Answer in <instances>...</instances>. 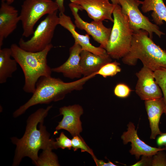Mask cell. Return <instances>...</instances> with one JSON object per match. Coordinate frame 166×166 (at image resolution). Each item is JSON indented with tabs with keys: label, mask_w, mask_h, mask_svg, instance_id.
Returning <instances> with one entry per match:
<instances>
[{
	"label": "cell",
	"mask_w": 166,
	"mask_h": 166,
	"mask_svg": "<svg viewBox=\"0 0 166 166\" xmlns=\"http://www.w3.org/2000/svg\"><path fill=\"white\" fill-rule=\"evenodd\" d=\"M52 107L50 105L46 109L39 108L31 114L27 120L23 136L20 139L11 138L12 142L16 146L12 166L18 165L25 157L30 158L36 165L40 149H55V141L50 138V134L43 125L44 119Z\"/></svg>",
	"instance_id": "6da1fadb"
},
{
	"label": "cell",
	"mask_w": 166,
	"mask_h": 166,
	"mask_svg": "<svg viewBox=\"0 0 166 166\" xmlns=\"http://www.w3.org/2000/svg\"><path fill=\"white\" fill-rule=\"evenodd\" d=\"M96 75L95 73L69 82L51 76L40 77L36 83L35 90L31 97L14 112V117H18L32 106L39 104H48L63 100L68 93L82 89L85 83Z\"/></svg>",
	"instance_id": "7a4b0ae2"
},
{
	"label": "cell",
	"mask_w": 166,
	"mask_h": 166,
	"mask_svg": "<svg viewBox=\"0 0 166 166\" xmlns=\"http://www.w3.org/2000/svg\"><path fill=\"white\" fill-rule=\"evenodd\" d=\"M53 47L51 43L41 51L31 52L23 49L16 44L11 45V57L23 72L25 84L23 89L25 92L33 93L40 77L51 76L52 68L47 64V57Z\"/></svg>",
	"instance_id": "3957f363"
},
{
	"label": "cell",
	"mask_w": 166,
	"mask_h": 166,
	"mask_svg": "<svg viewBox=\"0 0 166 166\" xmlns=\"http://www.w3.org/2000/svg\"><path fill=\"white\" fill-rule=\"evenodd\" d=\"M138 60L154 72L166 69V50L156 44L148 32L142 29L134 32L130 50L122 58L124 64L131 66L135 65Z\"/></svg>",
	"instance_id": "277c9868"
},
{
	"label": "cell",
	"mask_w": 166,
	"mask_h": 166,
	"mask_svg": "<svg viewBox=\"0 0 166 166\" xmlns=\"http://www.w3.org/2000/svg\"><path fill=\"white\" fill-rule=\"evenodd\" d=\"M113 15V24L105 49L112 58L119 60L129 52L134 31L127 15L119 4L115 5Z\"/></svg>",
	"instance_id": "5b68a950"
},
{
	"label": "cell",
	"mask_w": 166,
	"mask_h": 166,
	"mask_svg": "<svg viewBox=\"0 0 166 166\" xmlns=\"http://www.w3.org/2000/svg\"><path fill=\"white\" fill-rule=\"evenodd\" d=\"M58 10L57 4L53 0H25L19 15L22 24V36L27 38L33 34L34 26L42 17Z\"/></svg>",
	"instance_id": "8992f818"
},
{
	"label": "cell",
	"mask_w": 166,
	"mask_h": 166,
	"mask_svg": "<svg viewBox=\"0 0 166 166\" xmlns=\"http://www.w3.org/2000/svg\"><path fill=\"white\" fill-rule=\"evenodd\" d=\"M57 11L48 14L38 26L30 39L25 41L21 38L18 42L19 47L27 51L37 52L44 50L51 44L55 28L59 25Z\"/></svg>",
	"instance_id": "52a82bcc"
},
{
	"label": "cell",
	"mask_w": 166,
	"mask_h": 166,
	"mask_svg": "<svg viewBox=\"0 0 166 166\" xmlns=\"http://www.w3.org/2000/svg\"><path fill=\"white\" fill-rule=\"evenodd\" d=\"M123 12L128 16L130 26L134 32L140 29L146 30L152 39L155 33L161 38L165 33L161 31L159 26L150 22L148 18L143 14L139 6L143 1L139 0H118Z\"/></svg>",
	"instance_id": "ba28073f"
},
{
	"label": "cell",
	"mask_w": 166,
	"mask_h": 166,
	"mask_svg": "<svg viewBox=\"0 0 166 166\" xmlns=\"http://www.w3.org/2000/svg\"><path fill=\"white\" fill-rule=\"evenodd\" d=\"M69 6L74 17L76 26L80 30H85L100 44V47L105 49L112 28L106 27L103 22L93 21L89 23L84 21L79 15V10L73 4L70 2Z\"/></svg>",
	"instance_id": "9c48e42d"
},
{
	"label": "cell",
	"mask_w": 166,
	"mask_h": 166,
	"mask_svg": "<svg viewBox=\"0 0 166 166\" xmlns=\"http://www.w3.org/2000/svg\"><path fill=\"white\" fill-rule=\"evenodd\" d=\"M79 10H85L89 17L95 21L105 20L113 22L112 15L116 5L109 0H70Z\"/></svg>",
	"instance_id": "30bf717a"
},
{
	"label": "cell",
	"mask_w": 166,
	"mask_h": 166,
	"mask_svg": "<svg viewBox=\"0 0 166 166\" xmlns=\"http://www.w3.org/2000/svg\"><path fill=\"white\" fill-rule=\"evenodd\" d=\"M136 75L138 80L135 91L141 100L146 101L163 97L161 89L155 81L154 71L143 66Z\"/></svg>",
	"instance_id": "8fae6325"
},
{
	"label": "cell",
	"mask_w": 166,
	"mask_h": 166,
	"mask_svg": "<svg viewBox=\"0 0 166 166\" xmlns=\"http://www.w3.org/2000/svg\"><path fill=\"white\" fill-rule=\"evenodd\" d=\"M83 111L82 107L78 104L60 108L59 115H62L63 117L56 127V130H65L73 136L80 135L82 130L80 117Z\"/></svg>",
	"instance_id": "7c38bea8"
},
{
	"label": "cell",
	"mask_w": 166,
	"mask_h": 166,
	"mask_svg": "<svg viewBox=\"0 0 166 166\" xmlns=\"http://www.w3.org/2000/svg\"><path fill=\"white\" fill-rule=\"evenodd\" d=\"M127 131L124 132L121 136L123 143L126 144L131 142V148L130 153L134 155L137 159L141 156H153L160 151L166 150V148H157L151 147L140 139L135 129L134 124L130 122L127 125Z\"/></svg>",
	"instance_id": "4fadbf2b"
},
{
	"label": "cell",
	"mask_w": 166,
	"mask_h": 166,
	"mask_svg": "<svg viewBox=\"0 0 166 166\" xmlns=\"http://www.w3.org/2000/svg\"><path fill=\"white\" fill-rule=\"evenodd\" d=\"M59 17V25L70 32L74 39L75 43L80 45L82 50H86L101 56L109 55L105 49L100 46H95L91 43L88 34L83 35L77 33L75 30L76 26L73 23L70 17L64 13H60Z\"/></svg>",
	"instance_id": "5bb4252c"
},
{
	"label": "cell",
	"mask_w": 166,
	"mask_h": 166,
	"mask_svg": "<svg viewBox=\"0 0 166 166\" xmlns=\"http://www.w3.org/2000/svg\"><path fill=\"white\" fill-rule=\"evenodd\" d=\"M20 21L18 11L14 6L1 2L0 8V48L4 39L17 28Z\"/></svg>",
	"instance_id": "9a60e30c"
},
{
	"label": "cell",
	"mask_w": 166,
	"mask_h": 166,
	"mask_svg": "<svg viewBox=\"0 0 166 166\" xmlns=\"http://www.w3.org/2000/svg\"><path fill=\"white\" fill-rule=\"evenodd\" d=\"M82 50L81 46L74 43L69 49L67 60L61 65L52 68V71L61 73L64 77L71 79L80 78L82 75L80 64Z\"/></svg>",
	"instance_id": "2e32d148"
},
{
	"label": "cell",
	"mask_w": 166,
	"mask_h": 166,
	"mask_svg": "<svg viewBox=\"0 0 166 166\" xmlns=\"http://www.w3.org/2000/svg\"><path fill=\"white\" fill-rule=\"evenodd\" d=\"M145 107L149 122L151 139H155L158 135L162 133L159 127L160 117L164 113L165 105L163 97L156 99L145 101Z\"/></svg>",
	"instance_id": "e0dca14e"
},
{
	"label": "cell",
	"mask_w": 166,
	"mask_h": 166,
	"mask_svg": "<svg viewBox=\"0 0 166 166\" xmlns=\"http://www.w3.org/2000/svg\"><path fill=\"white\" fill-rule=\"evenodd\" d=\"M109 55L101 56L89 51L82 50L80 53V66L84 77L96 73L105 64L112 61Z\"/></svg>",
	"instance_id": "ac0fdd59"
},
{
	"label": "cell",
	"mask_w": 166,
	"mask_h": 166,
	"mask_svg": "<svg viewBox=\"0 0 166 166\" xmlns=\"http://www.w3.org/2000/svg\"><path fill=\"white\" fill-rule=\"evenodd\" d=\"M10 48H0V83L6 82L17 69V62L12 59Z\"/></svg>",
	"instance_id": "d6986e66"
},
{
	"label": "cell",
	"mask_w": 166,
	"mask_h": 166,
	"mask_svg": "<svg viewBox=\"0 0 166 166\" xmlns=\"http://www.w3.org/2000/svg\"><path fill=\"white\" fill-rule=\"evenodd\" d=\"M141 10L144 13L152 11L151 16L155 24L161 25L166 22V6L163 0H144Z\"/></svg>",
	"instance_id": "ffe728a7"
},
{
	"label": "cell",
	"mask_w": 166,
	"mask_h": 166,
	"mask_svg": "<svg viewBox=\"0 0 166 166\" xmlns=\"http://www.w3.org/2000/svg\"><path fill=\"white\" fill-rule=\"evenodd\" d=\"M53 149L48 148L43 150L42 152L39 156L36 165L38 166H59L57 155L52 152Z\"/></svg>",
	"instance_id": "44dd1931"
},
{
	"label": "cell",
	"mask_w": 166,
	"mask_h": 166,
	"mask_svg": "<svg viewBox=\"0 0 166 166\" xmlns=\"http://www.w3.org/2000/svg\"><path fill=\"white\" fill-rule=\"evenodd\" d=\"M119 63L115 61L108 63L102 66L96 73V75H99L104 78L113 77L121 71Z\"/></svg>",
	"instance_id": "7402d4cb"
},
{
	"label": "cell",
	"mask_w": 166,
	"mask_h": 166,
	"mask_svg": "<svg viewBox=\"0 0 166 166\" xmlns=\"http://www.w3.org/2000/svg\"><path fill=\"white\" fill-rule=\"evenodd\" d=\"M155 81L162 92L163 97L165 105L164 113L166 115V69H161L154 72Z\"/></svg>",
	"instance_id": "603a6c76"
},
{
	"label": "cell",
	"mask_w": 166,
	"mask_h": 166,
	"mask_svg": "<svg viewBox=\"0 0 166 166\" xmlns=\"http://www.w3.org/2000/svg\"><path fill=\"white\" fill-rule=\"evenodd\" d=\"M72 148L74 151L80 149L81 152H87L90 154L92 157L95 156L93 151L86 144V143L80 135L73 136L71 139Z\"/></svg>",
	"instance_id": "cb8c5ba5"
},
{
	"label": "cell",
	"mask_w": 166,
	"mask_h": 166,
	"mask_svg": "<svg viewBox=\"0 0 166 166\" xmlns=\"http://www.w3.org/2000/svg\"><path fill=\"white\" fill-rule=\"evenodd\" d=\"M55 141V149L60 148L62 149L67 148L69 150L72 148L71 140L63 132L60 133L59 137Z\"/></svg>",
	"instance_id": "d4e9b609"
},
{
	"label": "cell",
	"mask_w": 166,
	"mask_h": 166,
	"mask_svg": "<svg viewBox=\"0 0 166 166\" xmlns=\"http://www.w3.org/2000/svg\"><path fill=\"white\" fill-rule=\"evenodd\" d=\"M132 90L126 84L120 83L117 84L114 89V93L117 97L124 98L128 97Z\"/></svg>",
	"instance_id": "484cf974"
},
{
	"label": "cell",
	"mask_w": 166,
	"mask_h": 166,
	"mask_svg": "<svg viewBox=\"0 0 166 166\" xmlns=\"http://www.w3.org/2000/svg\"><path fill=\"white\" fill-rule=\"evenodd\" d=\"M160 151L153 155L152 158L151 165L166 166V154Z\"/></svg>",
	"instance_id": "4316f807"
},
{
	"label": "cell",
	"mask_w": 166,
	"mask_h": 166,
	"mask_svg": "<svg viewBox=\"0 0 166 166\" xmlns=\"http://www.w3.org/2000/svg\"><path fill=\"white\" fill-rule=\"evenodd\" d=\"M152 156H142L140 160L132 165L133 166L151 165Z\"/></svg>",
	"instance_id": "83f0119b"
},
{
	"label": "cell",
	"mask_w": 166,
	"mask_h": 166,
	"mask_svg": "<svg viewBox=\"0 0 166 166\" xmlns=\"http://www.w3.org/2000/svg\"><path fill=\"white\" fill-rule=\"evenodd\" d=\"M96 164L98 166H116L114 164L109 161L107 163L105 162L102 160H99L94 156L93 157Z\"/></svg>",
	"instance_id": "f1b7e54d"
},
{
	"label": "cell",
	"mask_w": 166,
	"mask_h": 166,
	"mask_svg": "<svg viewBox=\"0 0 166 166\" xmlns=\"http://www.w3.org/2000/svg\"><path fill=\"white\" fill-rule=\"evenodd\" d=\"M157 144L159 146L164 145L166 146V132L162 133L158 138L157 140Z\"/></svg>",
	"instance_id": "f546056e"
},
{
	"label": "cell",
	"mask_w": 166,
	"mask_h": 166,
	"mask_svg": "<svg viewBox=\"0 0 166 166\" xmlns=\"http://www.w3.org/2000/svg\"><path fill=\"white\" fill-rule=\"evenodd\" d=\"M65 0H55V2L57 4L58 10L60 13H64L65 11V7L64 6V1Z\"/></svg>",
	"instance_id": "4dcf8cb0"
},
{
	"label": "cell",
	"mask_w": 166,
	"mask_h": 166,
	"mask_svg": "<svg viewBox=\"0 0 166 166\" xmlns=\"http://www.w3.org/2000/svg\"><path fill=\"white\" fill-rule=\"evenodd\" d=\"M1 2H4L9 4L10 5L13 3L14 0H1Z\"/></svg>",
	"instance_id": "1f68e13d"
},
{
	"label": "cell",
	"mask_w": 166,
	"mask_h": 166,
	"mask_svg": "<svg viewBox=\"0 0 166 166\" xmlns=\"http://www.w3.org/2000/svg\"><path fill=\"white\" fill-rule=\"evenodd\" d=\"M112 3L113 4H114V5H116L117 4H119V2L118 0H110Z\"/></svg>",
	"instance_id": "d6a6232c"
},
{
	"label": "cell",
	"mask_w": 166,
	"mask_h": 166,
	"mask_svg": "<svg viewBox=\"0 0 166 166\" xmlns=\"http://www.w3.org/2000/svg\"><path fill=\"white\" fill-rule=\"evenodd\" d=\"M165 147L166 148V146H165Z\"/></svg>",
	"instance_id": "836d02e7"
},
{
	"label": "cell",
	"mask_w": 166,
	"mask_h": 166,
	"mask_svg": "<svg viewBox=\"0 0 166 166\" xmlns=\"http://www.w3.org/2000/svg\"></svg>",
	"instance_id": "e575fe53"
}]
</instances>
